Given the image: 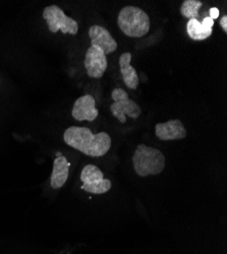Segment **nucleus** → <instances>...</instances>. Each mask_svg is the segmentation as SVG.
Instances as JSON below:
<instances>
[{"label": "nucleus", "mask_w": 227, "mask_h": 254, "mask_svg": "<svg viewBox=\"0 0 227 254\" xmlns=\"http://www.w3.org/2000/svg\"><path fill=\"white\" fill-rule=\"evenodd\" d=\"M218 16H219V9L216 7H212L210 9V17L214 20V19L218 18Z\"/></svg>", "instance_id": "obj_17"}, {"label": "nucleus", "mask_w": 227, "mask_h": 254, "mask_svg": "<svg viewBox=\"0 0 227 254\" xmlns=\"http://www.w3.org/2000/svg\"><path fill=\"white\" fill-rule=\"evenodd\" d=\"M89 37L91 40V46L98 47L105 53V55L111 54L117 49L116 41L104 27L98 25L92 26L89 29Z\"/></svg>", "instance_id": "obj_8"}, {"label": "nucleus", "mask_w": 227, "mask_h": 254, "mask_svg": "<svg viewBox=\"0 0 227 254\" xmlns=\"http://www.w3.org/2000/svg\"><path fill=\"white\" fill-rule=\"evenodd\" d=\"M136 173L140 177L158 175L165 168V157L161 151L146 144H139L133 156Z\"/></svg>", "instance_id": "obj_2"}, {"label": "nucleus", "mask_w": 227, "mask_h": 254, "mask_svg": "<svg viewBox=\"0 0 227 254\" xmlns=\"http://www.w3.org/2000/svg\"><path fill=\"white\" fill-rule=\"evenodd\" d=\"M71 163L60 152L56 153V158L53 162V170L50 177V185L53 189L63 187L68 178Z\"/></svg>", "instance_id": "obj_11"}, {"label": "nucleus", "mask_w": 227, "mask_h": 254, "mask_svg": "<svg viewBox=\"0 0 227 254\" xmlns=\"http://www.w3.org/2000/svg\"><path fill=\"white\" fill-rule=\"evenodd\" d=\"M117 24L123 34L132 38H142L150 30L148 14L137 6L123 7L119 11Z\"/></svg>", "instance_id": "obj_3"}, {"label": "nucleus", "mask_w": 227, "mask_h": 254, "mask_svg": "<svg viewBox=\"0 0 227 254\" xmlns=\"http://www.w3.org/2000/svg\"><path fill=\"white\" fill-rule=\"evenodd\" d=\"M213 29L204 26L198 19H190L187 24V33L195 41H203L212 35Z\"/></svg>", "instance_id": "obj_13"}, {"label": "nucleus", "mask_w": 227, "mask_h": 254, "mask_svg": "<svg viewBox=\"0 0 227 254\" xmlns=\"http://www.w3.org/2000/svg\"><path fill=\"white\" fill-rule=\"evenodd\" d=\"M43 17L48 25L51 33L61 31L64 34L76 35L78 32V25L76 20L68 16L65 11L57 5H50L44 8Z\"/></svg>", "instance_id": "obj_5"}, {"label": "nucleus", "mask_w": 227, "mask_h": 254, "mask_svg": "<svg viewBox=\"0 0 227 254\" xmlns=\"http://www.w3.org/2000/svg\"><path fill=\"white\" fill-rule=\"evenodd\" d=\"M220 26L223 29L224 33H227V16L223 15L220 19Z\"/></svg>", "instance_id": "obj_16"}, {"label": "nucleus", "mask_w": 227, "mask_h": 254, "mask_svg": "<svg viewBox=\"0 0 227 254\" xmlns=\"http://www.w3.org/2000/svg\"><path fill=\"white\" fill-rule=\"evenodd\" d=\"M156 136L163 141L182 139L187 136V130H185L183 123L178 120H169L164 123H157L155 126Z\"/></svg>", "instance_id": "obj_10"}, {"label": "nucleus", "mask_w": 227, "mask_h": 254, "mask_svg": "<svg viewBox=\"0 0 227 254\" xmlns=\"http://www.w3.org/2000/svg\"><path fill=\"white\" fill-rule=\"evenodd\" d=\"M202 24L204 25V26H206V27H208V28H213V26H214V20L210 17V16H207V17H205L204 19H203V22H202Z\"/></svg>", "instance_id": "obj_15"}, {"label": "nucleus", "mask_w": 227, "mask_h": 254, "mask_svg": "<svg viewBox=\"0 0 227 254\" xmlns=\"http://www.w3.org/2000/svg\"><path fill=\"white\" fill-rule=\"evenodd\" d=\"M132 54L130 52L123 53L119 57L120 72L126 86L131 90H136L139 87L140 79L137 70L131 65Z\"/></svg>", "instance_id": "obj_12"}, {"label": "nucleus", "mask_w": 227, "mask_h": 254, "mask_svg": "<svg viewBox=\"0 0 227 254\" xmlns=\"http://www.w3.org/2000/svg\"><path fill=\"white\" fill-rule=\"evenodd\" d=\"M203 3L200 0H184L180 7V14L185 18L198 19L199 18V9L202 7Z\"/></svg>", "instance_id": "obj_14"}, {"label": "nucleus", "mask_w": 227, "mask_h": 254, "mask_svg": "<svg viewBox=\"0 0 227 254\" xmlns=\"http://www.w3.org/2000/svg\"><path fill=\"white\" fill-rule=\"evenodd\" d=\"M82 182L81 189L94 194H103L108 192L111 188V182L104 178L102 171L95 165H87L80 173Z\"/></svg>", "instance_id": "obj_6"}, {"label": "nucleus", "mask_w": 227, "mask_h": 254, "mask_svg": "<svg viewBox=\"0 0 227 254\" xmlns=\"http://www.w3.org/2000/svg\"><path fill=\"white\" fill-rule=\"evenodd\" d=\"M84 64L90 77L101 78L107 69V57L101 49L91 46L86 52Z\"/></svg>", "instance_id": "obj_7"}, {"label": "nucleus", "mask_w": 227, "mask_h": 254, "mask_svg": "<svg viewBox=\"0 0 227 254\" xmlns=\"http://www.w3.org/2000/svg\"><path fill=\"white\" fill-rule=\"evenodd\" d=\"M99 114L96 109V102L93 96L85 95L79 97L74 105L72 111L73 117L77 121H94Z\"/></svg>", "instance_id": "obj_9"}, {"label": "nucleus", "mask_w": 227, "mask_h": 254, "mask_svg": "<svg viewBox=\"0 0 227 254\" xmlns=\"http://www.w3.org/2000/svg\"><path fill=\"white\" fill-rule=\"evenodd\" d=\"M64 139L75 150L93 158L106 155L111 147V138L108 133H93L88 127H69L65 131Z\"/></svg>", "instance_id": "obj_1"}, {"label": "nucleus", "mask_w": 227, "mask_h": 254, "mask_svg": "<svg viewBox=\"0 0 227 254\" xmlns=\"http://www.w3.org/2000/svg\"><path fill=\"white\" fill-rule=\"evenodd\" d=\"M113 103L110 106V111L112 115L117 118L121 123L127 122V117L129 116L133 119L140 117L142 109L140 106L133 100L129 98L128 93L120 88L113 90L112 92Z\"/></svg>", "instance_id": "obj_4"}]
</instances>
